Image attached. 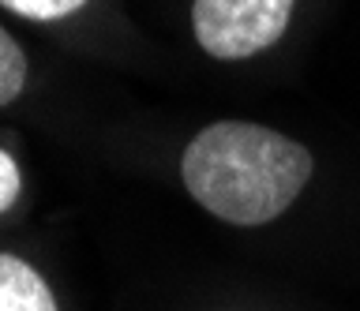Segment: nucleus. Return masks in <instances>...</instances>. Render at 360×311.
<instances>
[{
	"instance_id": "nucleus-1",
	"label": "nucleus",
	"mask_w": 360,
	"mask_h": 311,
	"mask_svg": "<svg viewBox=\"0 0 360 311\" xmlns=\"http://www.w3.org/2000/svg\"><path fill=\"white\" fill-rule=\"evenodd\" d=\"M311 154L297 139L248 120H218L180 158L188 195L229 225H266L311 180Z\"/></svg>"
},
{
	"instance_id": "nucleus-2",
	"label": "nucleus",
	"mask_w": 360,
	"mask_h": 311,
	"mask_svg": "<svg viewBox=\"0 0 360 311\" xmlns=\"http://www.w3.org/2000/svg\"><path fill=\"white\" fill-rule=\"evenodd\" d=\"M297 0H191V30L202 53L244 60L285 34Z\"/></svg>"
},
{
	"instance_id": "nucleus-3",
	"label": "nucleus",
	"mask_w": 360,
	"mask_h": 311,
	"mask_svg": "<svg viewBox=\"0 0 360 311\" xmlns=\"http://www.w3.org/2000/svg\"><path fill=\"white\" fill-rule=\"evenodd\" d=\"M0 311H56L45 277L11 251H0Z\"/></svg>"
},
{
	"instance_id": "nucleus-4",
	"label": "nucleus",
	"mask_w": 360,
	"mask_h": 311,
	"mask_svg": "<svg viewBox=\"0 0 360 311\" xmlns=\"http://www.w3.org/2000/svg\"><path fill=\"white\" fill-rule=\"evenodd\" d=\"M27 86V53L0 23V105H11Z\"/></svg>"
},
{
	"instance_id": "nucleus-5",
	"label": "nucleus",
	"mask_w": 360,
	"mask_h": 311,
	"mask_svg": "<svg viewBox=\"0 0 360 311\" xmlns=\"http://www.w3.org/2000/svg\"><path fill=\"white\" fill-rule=\"evenodd\" d=\"M8 12H15L22 19H38V23H49V19H64L79 12L86 0H0Z\"/></svg>"
},
{
	"instance_id": "nucleus-6",
	"label": "nucleus",
	"mask_w": 360,
	"mask_h": 311,
	"mask_svg": "<svg viewBox=\"0 0 360 311\" xmlns=\"http://www.w3.org/2000/svg\"><path fill=\"white\" fill-rule=\"evenodd\" d=\"M22 192V176H19V165L8 150H0V214H8L15 206V199Z\"/></svg>"
}]
</instances>
